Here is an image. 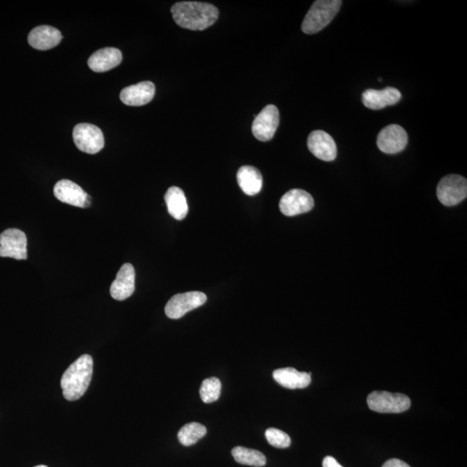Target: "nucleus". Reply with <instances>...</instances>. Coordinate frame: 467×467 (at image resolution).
Wrapping results in <instances>:
<instances>
[{"label":"nucleus","instance_id":"nucleus-17","mask_svg":"<svg viewBox=\"0 0 467 467\" xmlns=\"http://www.w3.org/2000/svg\"><path fill=\"white\" fill-rule=\"evenodd\" d=\"M62 38L63 36L57 29L49 25H41L30 32L28 42L32 48L47 50L59 45Z\"/></svg>","mask_w":467,"mask_h":467},{"label":"nucleus","instance_id":"nucleus-13","mask_svg":"<svg viewBox=\"0 0 467 467\" xmlns=\"http://www.w3.org/2000/svg\"><path fill=\"white\" fill-rule=\"evenodd\" d=\"M307 146L309 151L319 160L330 162L336 159V143L332 136L325 131L312 132L307 139Z\"/></svg>","mask_w":467,"mask_h":467},{"label":"nucleus","instance_id":"nucleus-2","mask_svg":"<svg viewBox=\"0 0 467 467\" xmlns=\"http://www.w3.org/2000/svg\"><path fill=\"white\" fill-rule=\"evenodd\" d=\"M93 362L91 355H82L64 372L61 380L64 398L77 401L87 391L93 375Z\"/></svg>","mask_w":467,"mask_h":467},{"label":"nucleus","instance_id":"nucleus-11","mask_svg":"<svg viewBox=\"0 0 467 467\" xmlns=\"http://www.w3.org/2000/svg\"><path fill=\"white\" fill-rule=\"evenodd\" d=\"M54 195L64 204L79 208H88L91 204V197L80 186L68 179H63L54 187Z\"/></svg>","mask_w":467,"mask_h":467},{"label":"nucleus","instance_id":"nucleus-15","mask_svg":"<svg viewBox=\"0 0 467 467\" xmlns=\"http://www.w3.org/2000/svg\"><path fill=\"white\" fill-rule=\"evenodd\" d=\"M154 95L155 85L152 82L146 81L122 89L120 98L125 105L139 107L149 103L153 99Z\"/></svg>","mask_w":467,"mask_h":467},{"label":"nucleus","instance_id":"nucleus-23","mask_svg":"<svg viewBox=\"0 0 467 467\" xmlns=\"http://www.w3.org/2000/svg\"><path fill=\"white\" fill-rule=\"evenodd\" d=\"M207 434L206 427L199 422H190L182 427L178 434V441L185 447L196 444Z\"/></svg>","mask_w":467,"mask_h":467},{"label":"nucleus","instance_id":"nucleus-14","mask_svg":"<svg viewBox=\"0 0 467 467\" xmlns=\"http://www.w3.org/2000/svg\"><path fill=\"white\" fill-rule=\"evenodd\" d=\"M135 290V271L130 263H125L118 270L116 279L110 287L111 296L116 300H125L131 297Z\"/></svg>","mask_w":467,"mask_h":467},{"label":"nucleus","instance_id":"nucleus-3","mask_svg":"<svg viewBox=\"0 0 467 467\" xmlns=\"http://www.w3.org/2000/svg\"><path fill=\"white\" fill-rule=\"evenodd\" d=\"M341 5V0H317L312 3L301 26L304 33L315 34L323 30L332 22Z\"/></svg>","mask_w":467,"mask_h":467},{"label":"nucleus","instance_id":"nucleus-10","mask_svg":"<svg viewBox=\"0 0 467 467\" xmlns=\"http://www.w3.org/2000/svg\"><path fill=\"white\" fill-rule=\"evenodd\" d=\"M314 206V201L307 192L293 189L287 192L280 201V210L287 217L307 213Z\"/></svg>","mask_w":467,"mask_h":467},{"label":"nucleus","instance_id":"nucleus-1","mask_svg":"<svg viewBox=\"0 0 467 467\" xmlns=\"http://www.w3.org/2000/svg\"><path fill=\"white\" fill-rule=\"evenodd\" d=\"M174 20L179 26L192 31H204L215 23L219 10L209 3L184 1L171 7Z\"/></svg>","mask_w":467,"mask_h":467},{"label":"nucleus","instance_id":"nucleus-26","mask_svg":"<svg viewBox=\"0 0 467 467\" xmlns=\"http://www.w3.org/2000/svg\"><path fill=\"white\" fill-rule=\"evenodd\" d=\"M383 467H411L407 463L398 459H391L384 463Z\"/></svg>","mask_w":467,"mask_h":467},{"label":"nucleus","instance_id":"nucleus-5","mask_svg":"<svg viewBox=\"0 0 467 467\" xmlns=\"http://www.w3.org/2000/svg\"><path fill=\"white\" fill-rule=\"evenodd\" d=\"M467 196L466 178L459 175L445 176L437 187V197L445 206H454Z\"/></svg>","mask_w":467,"mask_h":467},{"label":"nucleus","instance_id":"nucleus-21","mask_svg":"<svg viewBox=\"0 0 467 467\" xmlns=\"http://www.w3.org/2000/svg\"><path fill=\"white\" fill-rule=\"evenodd\" d=\"M169 214L177 220H183L188 214V204L184 192L177 186L169 188L164 195Z\"/></svg>","mask_w":467,"mask_h":467},{"label":"nucleus","instance_id":"nucleus-25","mask_svg":"<svg viewBox=\"0 0 467 467\" xmlns=\"http://www.w3.org/2000/svg\"><path fill=\"white\" fill-rule=\"evenodd\" d=\"M268 443L276 448H287L291 445L289 434L277 429H268L265 433Z\"/></svg>","mask_w":467,"mask_h":467},{"label":"nucleus","instance_id":"nucleus-12","mask_svg":"<svg viewBox=\"0 0 467 467\" xmlns=\"http://www.w3.org/2000/svg\"><path fill=\"white\" fill-rule=\"evenodd\" d=\"M407 132L401 125L392 124L384 128L377 137V146L383 153L395 154L401 152L408 144Z\"/></svg>","mask_w":467,"mask_h":467},{"label":"nucleus","instance_id":"nucleus-24","mask_svg":"<svg viewBox=\"0 0 467 467\" xmlns=\"http://www.w3.org/2000/svg\"><path fill=\"white\" fill-rule=\"evenodd\" d=\"M221 390V381L217 377H210V378L204 380L200 388V397L206 404H211V402L217 401L220 397Z\"/></svg>","mask_w":467,"mask_h":467},{"label":"nucleus","instance_id":"nucleus-27","mask_svg":"<svg viewBox=\"0 0 467 467\" xmlns=\"http://www.w3.org/2000/svg\"><path fill=\"white\" fill-rule=\"evenodd\" d=\"M323 467H343L332 456H327L323 461Z\"/></svg>","mask_w":467,"mask_h":467},{"label":"nucleus","instance_id":"nucleus-16","mask_svg":"<svg viewBox=\"0 0 467 467\" xmlns=\"http://www.w3.org/2000/svg\"><path fill=\"white\" fill-rule=\"evenodd\" d=\"M401 98V92L392 87H388L382 91L369 89L362 95L364 105L372 110L383 109L388 106L395 105Z\"/></svg>","mask_w":467,"mask_h":467},{"label":"nucleus","instance_id":"nucleus-19","mask_svg":"<svg viewBox=\"0 0 467 467\" xmlns=\"http://www.w3.org/2000/svg\"><path fill=\"white\" fill-rule=\"evenodd\" d=\"M274 379L286 389H305L311 383V374L300 372L293 368L276 369L273 373Z\"/></svg>","mask_w":467,"mask_h":467},{"label":"nucleus","instance_id":"nucleus-8","mask_svg":"<svg viewBox=\"0 0 467 467\" xmlns=\"http://www.w3.org/2000/svg\"><path fill=\"white\" fill-rule=\"evenodd\" d=\"M0 257L26 260L27 238L23 231L9 229L0 235Z\"/></svg>","mask_w":467,"mask_h":467},{"label":"nucleus","instance_id":"nucleus-28","mask_svg":"<svg viewBox=\"0 0 467 467\" xmlns=\"http://www.w3.org/2000/svg\"><path fill=\"white\" fill-rule=\"evenodd\" d=\"M36 467H47V466H36Z\"/></svg>","mask_w":467,"mask_h":467},{"label":"nucleus","instance_id":"nucleus-22","mask_svg":"<svg viewBox=\"0 0 467 467\" xmlns=\"http://www.w3.org/2000/svg\"><path fill=\"white\" fill-rule=\"evenodd\" d=\"M232 455L236 461L240 465L261 467L264 466L267 462L265 455L254 449L243 447H234Z\"/></svg>","mask_w":467,"mask_h":467},{"label":"nucleus","instance_id":"nucleus-9","mask_svg":"<svg viewBox=\"0 0 467 467\" xmlns=\"http://www.w3.org/2000/svg\"><path fill=\"white\" fill-rule=\"evenodd\" d=\"M280 123V113L275 105H268L254 118L252 132L260 141H269L274 137Z\"/></svg>","mask_w":467,"mask_h":467},{"label":"nucleus","instance_id":"nucleus-4","mask_svg":"<svg viewBox=\"0 0 467 467\" xmlns=\"http://www.w3.org/2000/svg\"><path fill=\"white\" fill-rule=\"evenodd\" d=\"M367 404L373 411L382 414H399L411 408V401L404 394L374 391L369 395Z\"/></svg>","mask_w":467,"mask_h":467},{"label":"nucleus","instance_id":"nucleus-6","mask_svg":"<svg viewBox=\"0 0 467 467\" xmlns=\"http://www.w3.org/2000/svg\"><path fill=\"white\" fill-rule=\"evenodd\" d=\"M73 139L79 150L89 154L99 153L105 144L102 130L96 125L89 123L75 125Z\"/></svg>","mask_w":467,"mask_h":467},{"label":"nucleus","instance_id":"nucleus-20","mask_svg":"<svg viewBox=\"0 0 467 467\" xmlns=\"http://www.w3.org/2000/svg\"><path fill=\"white\" fill-rule=\"evenodd\" d=\"M236 178L240 188L247 195L254 196L261 192L263 181L257 168L251 165H244L237 171Z\"/></svg>","mask_w":467,"mask_h":467},{"label":"nucleus","instance_id":"nucleus-7","mask_svg":"<svg viewBox=\"0 0 467 467\" xmlns=\"http://www.w3.org/2000/svg\"><path fill=\"white\" fill-rule=\"evenodd\" d=\"M206 301L207 296L202 292L176 294L165 305V314L172 319H181L187 312L206 304Z\"/></svg>","mask_w":467,"mask_h":467},{"label":"nucleus","instance_id":"nucleus-18","mask_svg":"<svg viewBox=\"0 0 467 467\" xmlns=\"http://www.w3.org/2000/svg\"><path fill=\"white\" fill-rule=\"evenodd\" d=\"M122 62V54L116 48H104L97 50L89 57V67L97 73L109 71L120 66Z\"/></svg>","mask_w":467,"mask_h":467}]
</instances>
